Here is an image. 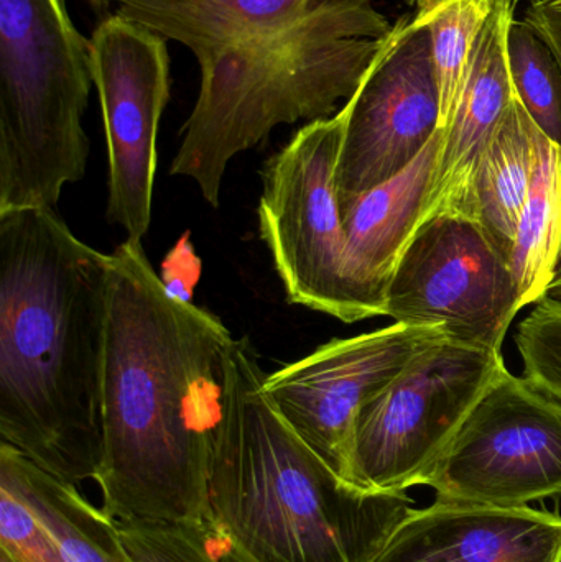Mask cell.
<instances>
[{"label":"cell","mask_w":561,"mask_h":562,"mask_svg":"<svg viewBox=\"0 0 561 562\" xmlns=\"http://www.w3.org/2000/svg\"><path fill=\"white\" fill-rule=\"evenodd\" d=\"M234 337L178 296L144 246L109 254L94 481L115 521L204 524L214 441L226 409Z\"/></svg>","instance_id":"obj_1"},{"label":"cell","mask_w":561,"mask_h":562,"mask_svg":"<svg viewBox=\"0 0 561 562\" xmlns=\"http://www.w3.org/2000/svg\"><path fill=\"white\" fill-rule=\"evenodd\" d=\"M109 256L55 207L0 213V438L53 477L94 479Z\"/></svg>","instance_id":"obj_2"},{"label":"cell","mask_w":561,"mask_h":562,"mask_svg":"<svg viewBox=\"0 0 561 562\" xmlns=\"http://www.w3.org/2000/svg\"><path fill=\"white\" fill-rule=\"evenodd\" d=\"M259 357L234 340L226 409L214 441L206 525L224 562H369L411 514L401 494L341 481L263 393Z\"/></svg>","instance_id":"obj_3"},{"label":"cell","mask_w":561,"mask_h":562,"mask_svg":"<svg viewBox=\"0 0 561 562\" xmlns=\"http://www.w3.org/2000/svg\"><path fill=\"white\" fill-rule=\"evenodd\" d=\"M375 0H315L295 22L201 63L200 95L171 164L220 206L227 165L273 128L332 117L391 38Z\"/></svg>","instance_id":"obj_4"},{"label":"cell","mask_w":561,"mask_h":562,"mask_svg":"<svg viewBox=\"0 0 561 562\" xmlns=\"http://www.w3.org/2000/svg\"><path fill=\"white\" fill-rule=\"evenodd\" d=\"M92 86L66 0H0V213L55 207L82 180Z\"/></svg>","instance_id":"obj_5"},{"label":"cell","mask_w":561,"mask_h":562,"mask_svg":"<svg viewBox=\"0 0 561 562\" xmlns=\"http://www.w3.org/2000/svg\"><path fill=\"white\" fill-rule=\"evenodd\" d=\"M310 122L267 161L259 227L290 303L346 324L374 317L346 277V236L336 193V167L348 122Z\"/></svg>","instance_id":"obj_6"},{"label":"cell","mask_w":561,"mask_h":562,"mask_svg":"<svg viewBox=\"0 0 561 562\" xmlns=\"http://www.w3.org/2000/svg\"><path fill=\"white\" fill-rule=\"evenodd\" d=\"M504 367L501 350L450 337L418 353L359 412L352 487L401 494L420 484Z\"/></svg>","instance_id":"obj_7"},{"label":"cell","mask_w":561,"mask_h":562,"mask_svg":"<svg viewBox=\"0 0 561 562\" xmlns=\"http://www.w3.org/2000/svg\"><path fill=\"white\" fill-rule=\"evenodd\" d=\"M437 502L529 507L561 495V398L504 367L420 484Z\"/></svg>","instance_id":"obj_8"},{"label":"cell","mask_w":561,"mask_h":562,"mask_svg":"<svg viewBox=\"0 0 561 562\" xmlns=\"http://www.w3.org/2000/svg\"><path fill=\"white\" fill-rule=\"evenodd\" d=\"M523 307L509 259L467 214L422 224L385 283L384 316L496 350Z\"/></svg>","instance_id":"obj_9"},{"label":"cell","mask_w":561,"mask_h":562,"mask_svg":"<svg viewBox=\"0 0 561 562\" xmlns=\"http://www.w3.org/2000/svg\"><path fill=\"white\" fill-rule=\"evenodd\" d=\"M447 337L441 326L394 323L333 339L266 375L263 393L296 436L352 487L356 419L362 406L418 353Z\"/></svg>","instance_id":"obj_10"},{"label":"cell","mask_w":561,"mask_h":562,"mask_svg":"<svg viewBox=\"0 0 561 562\" xmlns=\"http://www.w3.org/2000/svg\"><path fill=\"white\" fill-rule=\"evenodd\" d=\"M91 55L108 144L105 217L142 243L152 221L158 128L171 98L167 40L112 13L96 26Z\"/></svg>","instance_id":"obj_11"},{"label":"cell","mask_w":561,"mask_h":562,"mask_svg":"<svg viewBox=\"0 0 561 562\" xmlns=\"http://www.w3.org/2000/svg\"><path fill=\"white\" fill-rule=\"evenodd\" d=\"M428 13L402 16L349 99L336 167L338 201L374 190L405 170L438 131L440 104Z\"/></svg>","instance_id":"obj_12"},{"label":"cell","mask_w":561,"mask_h":562,"mask_svg":"<svg viewBox=\"0 0 561 562\" xmlns=\"http://www.w3.org/2000/svg\"><path fill=\"white\" fill-rule=\"evenodd\" d=\"M369 562H561V517L435 501L412 510Z\"/></svg>","instance_id":"obj_13"},{"label":"cell","mask_w":561,"mask_h":562,"mask_svg":"<svg viewBox=\"0 0 561 562\" xmlns=\"http://www.w3.org/2000/svg\"><path fill=\"white\" fill-rule=\"evenodd\" d=\"M514 15L516 7H494L478 35L467 85L450 127L444 132V144L418 227L441 214L476 217L478 165L516 95L507 49Z\"/></svg>","instance_id":"obj_14"},{"label":"cell","mask_w":561,"mask_h":562,"mask_svg":"<svg viewBox=\"0 0 561 562\" xmlns=\"http://www.w3.org/2000/svg\"><path fill=\"white\" fill-rule=\"evenodd\" d=\"M441 144L444 131L438 128L402 173L339 203L346 236V277L374 316H384L385 283L420 224Z\"/></svg>","instance_id":"obj_15"},{"label":"cell","mask_w":561,"mask_h":562,"mask_svg":"<svg viewBox=\"0 0 561 562\" xmlns=\"http://www.w3.org/2000/svg\"><path fill=\"white\" fill-rule=\"evenodd\" d=\"M315 0H114L115 13L187 46L198 65L299 20Z\"/></svg>","instance_id":"obj_16"},{"label":"cell","mask_w":561,"mask_h":562,"mask_svg":"<svg viewBox=\"0 0 561 562\" xmlns=\"http://www.w3.org/2000/svg\"><path fill=\"white\" fill-rule=\"evenodd\" d=\"M0 481L29 505L66 561L134 562L114 518L92 505L78 485L53 477L7 442H0Z\"/></svg>","instance_id":"obj_17"},{"label":"cell","mask_w":561,"mask_h":562,"mask_svg":"<svg viewBox=\"0 0 561 562\" xmlns=\"http://www.w3.org/2000/svg\"><path fill=\"white\" fill-rule=\"evenodd\" d=\"M543 135L516 92L478 165L476 217L509 262Z\"/></svg>","instance_id":"obj_18"},{"label":"cell","mask_w":561,"mask_h":562,"mask_svg":"<svg viewBox=\"0 0 561 562\" xmlns=\"http://www.w3.org/2000/svg\"><path fill=\"white\" fill-rule=\"evenodd\" d=\"M560 260L561 144L543 135L510 257L524 307L546 297Z\"/></svg>","instance_id":"obj_19"},{"label":"cell","mask_w":561,"mask_h":562,"mask_svg":"<svg viewBox=\"0 0 561 562\" xmlns=\"http://www.w3.org/2000/svg\"><path fill=\"white\" fill-rule=\"evenodd\" d=\"M493 10V3L487 0H450L427 12L430 15L427 29L440 104V131L450 127L467 85L478 35Z\"/></svg>","instance_id":"obj_20"},{"label":"cell","mask_w":561,"mask_h":562,"mask_svg":"<svg viewBox=\"0 0 561 562\" xmlns=\"http://www.w3.org/2000/svg\"><path fill=\"white\" fill-rule=\"evenodd\" d=\"M514 89L540 131L561 144V69L547 43L524 20L509 32Z\"/></svg>","instance_id":"obj_21"},{"label":"cell","mask_w":561,"mask_h":562,"mask_svg":"<svg viewBox=\"0 0 561 562\" xmlns=\"http://www.w3.org/2000/svg\"><path fill=\"white\" fill-rule=\"evenodd\" d=\"M117 530L134 562H224L206 521H117Z\"/></svg>","instance_id":"obj_22"},{"label":"cell","mask_w":561,"mask_h":562,"mask_svg":"<svg viewBox=\"0 0 561 562\" xmlns=\"http://www.w3.org/2000/svg\"><path fill=\"white\" fill-rule=\"evenodd\" d=\"M516 344L526 376L561 398V304L539 301L517 327Z\"/></svg>","instance_id":"obj_23"},{"label":"cell","mask_w":561,"mask_h":562,"mask_svg":"<svg viewBox=\"0 0 561 562\" xmlns=\"http://www.w3.org/2000/svg\"><path fill=\"white\" fill-rule=\"evenodd\" d=\"M0 548L16 562H68L52 535L7 482L0 481Z\"/></svg>","instance_id":"obj_24"},{"label":"cell","mask_w":561,"mask_h":562,"mask_svg":"<svg viewBox=\"0 0 561 562\" xmlns=\"http://www.w3.org/2000/svg\"><path fill=\"white\" fill-rule=\"evenodd\" d=\"M524 22L547 43L561 69V13L532 2L527 7ZM543 300H552L561 304V260Z\"/></svg>","instance_id":"obj_25"},{"label":"cell","mask_w":561,"mask_h":562,"mask_svg":"<svg viewBox=\"0 0 561 562\" xmlns=\"http://www.w3.org/2000/svg\"><path fill=\"white\" fill-rule=\"evenodd\" d=\"M415 5H417V13H427L431 12V10L437 9V7H440L441 3L450 2V0H414ZM487 2L493 3L494 7L497 5H513L517 7V3L520 2V0H487Z\"/></svg>","instance_id":"obj_26"},{"label":"cell","mask_w":561,"mask_h":562,"mask_svg":"<svg viewBox=\"0 0 561 562\" xmlns=\"http://www.w3.org/2000/svg\"><path fill=\"white\" fill-rule=\"evenodd\" d=\"M536 2L547 7V9L561 13V0H536Z\"/></svg>","instance_id":"obj_27"},{"label":"cell","mask_w":561,"mask_h":562,"mask_svg":"<svg viewBox=\"0 0 561 562\" xmlns=\"http://www.w3.org/2000/svg\"><path fill=\"white\" fill-rule=\"evenodd\" d=\"M92 5L96 9H108V7L114 5V0H91Z\"/></svg>","instance_id":"obj_28"},{"label":"cell","mask_w":561,"mask_h":562,"mask_svg":"<svg viewBox=\"0 0 561 562\" xmlns=\"http://www.w3.org/2000/svg\"><path fill=\"white\" fill-rule=\"evenodd\" d=\"M0 562H16V561L13 560V558L10 557V554L7 553L5 550H2V548H0Z\"/></svg>","instance_id":"obj_29"}]
</instances>
